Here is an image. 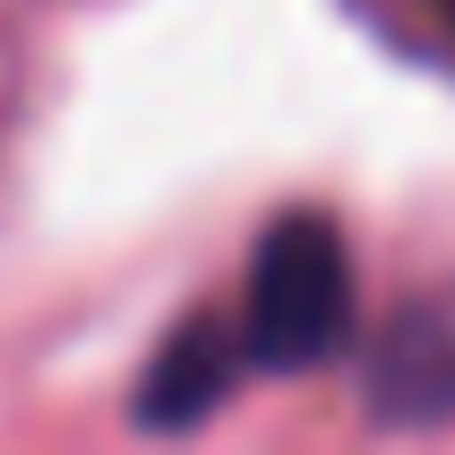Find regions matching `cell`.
<instances>
[{
  "instance_id": "obj_1",
  "label": "cell",
  "mask_w": 455,
  "mask_h": 455,
  "mask_svg": "<svg viewBox=\"0 0 455 455\" xmlns=\"http://www.w3.org/2000/svg\"><path fill=\"white\" fill-rule=\"evenodd\" d=\"M360 312L352 288V248L336 232V216L320 208H288L264 224L256 256H248V304H240V352L264 376H296L344 352Z\"/></svg>"
},
{
  "instance_id": "obj_2",
  "label": "cell",
  "mask_w": 455,
  "mask_h": 455,
  "mask_svg": "<svg viewBox=\"0 0 455 455\" xmlns=\"http://www.w3.org/2000/svg\"><path fill=\"white\" fill-rule=\"evenodd\" d=\"M240 368H248L240 336H224L216 320H184V328L160 344V360L144 368L136 416H144L152 432H184V424H200V416L224 400V384H232Z\"/></svg>"
},
{
  "instance_id": "obj_3",
  "label": "cell",
  "mask_w": 455,
  "mask_h": 455,
  "mask_svg": "<svg viewBox=\"0 0 455 455\" xmlns=\"http://www.w3.org/2000/svg\"><path fill=\"white\" fill-rule=\"evenodd\" d=\"M384 416H455V328H400L376 376Z\"/></svg>"
},
{
  "instance_id": "obj_4",
  "label": "cell",
  "mask_w": 455,
  "mask_h": 455,
  "mask_svg": "<svg viewBox=\"0 0 455 455\" xmlns=\"http://www.w3.org/2000/svg\"><path fill=\"white\" fill-rule=\"evenodd\" d=\"M440 16H448V32H455V0H440Z\"/></svg>"
}]
</instances>
